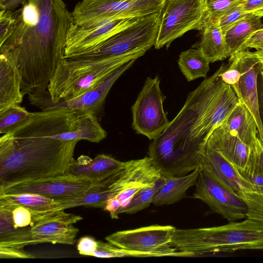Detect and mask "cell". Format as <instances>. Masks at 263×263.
I'll use <instances>...</instances> for the list:
<instances>
[{"label": "cell", "mask_w": 263, "mask_h": 263, "mask_svg": "<svg viewBox=\"0 0 263 263\" xmlns=\"http://www.w3.org/2000/svg\"><path fill=\"white\" fill-rule=\"evenodd\" d=\"M219 69L193 91L164 132L148 147L151 157L165 176L180 177L202 166L204 147L213 130L239 103L233 88Z\"/></svg>", "instance_id": "obj_1"}, {"label": "cell", "mask_w": 263, "mask_h": 263, "mask_svg": "<svg viewBox=\"0 0 263 263\" xmlns=\"http://www.w3.org/2000/svg\"><path fill=\"white\" fill-rule=\"evenodd\" d=\"M13 11L14 24L0 50L17 57L23 95L40 96L64 58L72 13L63 0H26Z\"/></svg>", "instance_id": "obj_2"}, {"label": "cell", "mask_w": 263, "mask_h": 263, "mask_svg": "<svg viewBox=\"0 0 263 263\" xmlns=\"http://www.w3.org/2000/svg\"><path fill=\"white\" fill-rule=\"evenodd\" d=\"M78 141L3 134L0 138V187L64 175L74 159Z\"/></svg>", "instance_id": "obj_3"}, {"label": "cell", "mask_w": 263, "mask_h": 263, "mask_svg": "<svg viewBox=\"0 0 263 263\" xmlns=\"http://www.w3.org/2000/svg\"><path fill=\"white\" fill-rule=\"evenodd\" d=\"M171 245L186 257L246 250L263 251V222L246 218L219 226L176 229Z\"/></svg>", "instance_id": "obj_4"}, {"label": "cell", "mask_w": 263, "mask_h": 263, "mask_svg": "<svg viewBox=\"0 0 263 263\" xmlns=\"http://www.w3.org/2000/svg\"><path fill=\"white\" fill-rule=\"evenodd\" d=\"M140 54L108 57H66L57 68L47 87L51 102L79 96L93 88L121 66Z\"/></svg>", "instance_id": "obj_5"}, {"label": "cell", "mask_w": 263, "mask_h": 263, "mask_svg": "<svg viewBox=\"0 0 263 263\" xmlns=\"http://www.w3.org/2000/svg\"><path fill=\"white\" fill-rule=\"evenodd\" d=\"M161 13L142 17L91 49L66 57H108L131 54L143 55L155 45Z\"/></svg>", "instance_id": "obj_6"}, {"label": "cell", "mask_w": 263, "mask_h": 263, "mask_svg": "<svg viewBox=\"0 0 263 263\" xmlns=\"http://www.w3.org/2000/svg\"><path fill=\"white\" fill-rule=\"evenodd\" d=\"M166 0H83L72 11L73 23L87 26L106 18L142 17L161 13Z\"/></svg>", "instance_id": "obj_7"}, {"label": "cell", "mask_w": 263, "mask_h": 263, "mask_svg": "<svg viewBox=\"0 0 263 263\" xmlns=\"http://www.w3.org/2000/svg\"><path fill=\"white\" fill-rule=\"evenodd\" d=\"M206 17L204 0H166L154 45L159 49L191 30H201Z\"/></svg>", "instance_id": "obj_8"}, {"label": "cell", "mask_w": 263, "mask_h": 263, "mask_svg": "<svg viewBox=\"0 0 263 263\" xmlns=\"http://www.w3.org/2000/svg\"><path fill=\"white\" fill-rule=\"evenodd\" d=\"M176 228L172 226L152 225L135 229L117 231L107 236L112 245L147 257L183 256L171 245Z\"/></svg>", "instance_id": "obj_9"}, {"label": "cell", "mask_w": 263, "mask_h": 263, "mask_svg": "<svg viewBox=\"0 0 263 263\" xmlns=\"http://www.w3.org/2000/svg\"><path fill=\"white\" fill-rule=\"evenodd\" d=\"M160 82L158 76L147 77L132 107L133 128L150 140L158 137L170 123L163 108L166 96Z\"/></svg>", "instance_id": "obj_10"}, {"label": "cell", "mask_w": 263, "mask_h": 263, "mask_svg": "<svg viewBox=\"0 0 263 263\" xmlns=\"http://www.w3.org/2000/svg\"><path fill=\"white\" fill-rule=\"evenodd\" d=\"M193 197L229 222L247 218V206L239 195L204 168L200 170Z\"/></svg>", "instance_id": "obj_11"}, {"label": "cell", "mask_w": 263, "mask_h": 263, "mask_svg": "<svg viewBox=\"0 0 263 263\" xmlns=\"http://www.w3.org/2000/svg\"><path fill=\"white\" fill-rule=\"evenodd\" d=\"M163 176L161 170L149 156L125 161L124 168L108 187L111 198H116L120 203L119 214L135 195Z\"/></svg>", "instance_id": "obj_12"}, {"label": "cell", "mask_w": 263, "mask_h": 263, "mask_svg": "<svg viewBox=\"0 0 263 263\" xmlns=\"http://www.w3.org/2000/svg\"><path fill=\"white\" fill-rule=\"evenodd\" d=\"M96 184L86 179L64 174L8 184L0 187V194L29 193L40 194L56 200H63L80 197Z\"/></svg>", "instance_id": "obj_13"}, {"label": "cell", "mask_w": 263, "mask_h": 263, "mask_svg": "<svg viewBox=\"0 0 263 263\" xmlns=\"http://www.w3.org/2000/svg\"><path fill=\"white\" fill-rule=\"evenodd\" d=\"M136 60H132L121 66L96 87L76 98L52 103L49 98L47 91L40 96H28L29 101L31 104L41 110L66 108L78 112H92L98 116L114 83L133 65Z\"/></svg>", "instance_id": "obj_14"}, {"label": "cell", "mask_w": 263, "mask_h": 263, "mask_svg": "<svg viewBox=\"0 0 263 263\" xmlns=\"http://www.w3.org/2000/svg\"><path fill=\"white\" fill-rule=\"evenodd\" d=\"M140 18H106L87 26L73 22L67 33L64 57L91 49Z\"/></svg>", "instance_id": "obj_15"}, {"label": "cell", "mask_w": 263, "mask_h": 263, "mask_svg": "<svg viewBox=\"0 0 263 263\" xmlns=\"http://www.w3.org/2000/svg\"><path fill=\"white\" fill-rule=\"evenodd\" d=\"M229 63L237 68L241 76L238 83L232 87L239 100L251 112L257 124L258 138L263 143V127L258 107L257 79L260 65L253 52L239 50L229 57Z\"/></svg>", "instance_id": "obj_16"}, {"label": "cell", "mask_w": 263, "mask_h": 263, "mask_svg": "<svg viewBox=\"0 0 263 263\" xmlns=\"http://www.w3.org/2000/svg\"><path fill=\"white\" fill-rule=\"evenodd\" d=\"M83 218L59 210L53 215L40 220L31 227L30 245L43 243L73 245L79 232L73 224Z\"/></svg>", "instance_id": "obj_17"}, {"label": "cell", "mask_w": 263, "mask_h": 263, "mask_svg": "<svg viewBox=\"0 0 263 263\" xmlns=\"http://www.w3.org/2000/svg\"><path fill=\"white\" fill-rule=\"evenodd\" d=\"M205 147L218 151L241 175L248 173L252 167L256 145L248 144L220 125L211 133Z\"/></svg>", "instance_id": "obj_18"}, {"label": "cell", "mask_w": 263, "mask_h": 263, "mask_svg": "<svg viewBox=\"0 0 263 263\" xmlns=\"http://www.w3.org/2000/svg\"><path fill=\"white\" fill-rule=\"evenodd\" d=\"M124 165L125 162L103 154L98 155L93 159L82 155L73 160L65 174L95 183H112L120 175Z\"/></svg>", "instance_id": "obj_19"}, {"label": "cell", "mask_w": 263, "mask_h": 263, "mask_svg": "<svg viewBox=\"0 0 263 263\" xmlns=\"http://www.w3.org/2000/svg\"><path fill=\"white\" fill-rule=\"evenodd\" d=\"M22 81L16 55L8 50H0V113L22 103L24 96Z\"/></svg>", "instance_id": "obj_20"}, {"label": "cell", "mask_w": 263, "mask_h": 263, "mask_svg": "<svg viewBox=\"0 0 263 263\" xmlns=\"http://www.w3.org/2000/svg\"><path fill=\"white\" fill-rule=\"evenodd\" d=\"M204 168L237 193L247 187V183L235 166L218 151L204 147Z\"/></svg>", "instance_id": "obj_21"}, {"label": "cell", "mask_w": 263, "mask_h": 263, "mask_svg": "<svg viewBox=\"0 0 263 263\" xmlns=\"http://www.w3.org/2000/svg\"><path fill=\"white\" fill-rule=\"evenodd\" d=\"M106 136L107 133L101 126L96 115L90 112H79L70 131L49 137L62 141L83 140L99 143Z\"/></svg>", "instance_id": "obj_22"}, {"label": "cell", "mask_w": 263, "mask_h": 263, "mask_svg": "<svg viewBox=\"0 0 263 263\" xmlns=\"http://www.w3.org/2000/svg\"><path fill=\"white\" fill-rule=\"evenodd\" d=\"M200 30L201 40L197 48L202 51L210 63L230 57L224 35L217 20L206 16Z\"/></svg>", "instance_id": "obj_23"}, {"label": "cell", "mask_w": 263, "mask_h": 263, "mask_svg": "<svg viewBox=\"0 0 263 263\" xmlns=\"http://www.w3.org/2000/svg\"><path fill=\"white\" fill-rule=\"evenodd\" d=\"M248 144L255 146L258 138L256 123L248 109L240 102L220 124Z\"/></svg>", "instance_id": "obj_24"}, {"label": "cell", "mask_w": 263, "mask_h": 263, "mask_svg": "<svg viewBox=\"0 0 263 263\" xmlns=\"http://www.w3.org/2000/svg\"><path fill=\"white\" fill-rule=\"evenodd\" d=\"M201 168L183 176H166L165 182L154 195L152 203L156 206L169 205L185 198L186 191L195 185Z\"/></svg>", "instance_id": "obj_25"}, {"label": "cell", "mask_w": 263, "mask_h": 263, "mask_svg": "<svg viewBox=\"0 0 263 263\" xmlns=\"http://www.w3.org/2000/svg\"><path fill=\"white\" fill-rule=\"evenodd\" d=\"M263 10L250 13L239 21L225 34L230 57L238 51L254 32L263 28Z\"/></svg>", "instance_id": "obj_26"}, {"label": "cell", "mask_w": 263, "mask_h": 263, "mask_svg": "<svg viewBox=\"0 0 263 263\" xmlns=\"http://www.w3.org/2000/svg\"><path fill=\"white\" fill-rule=\"evenodd\" d=\"M108 184L96 183L83 195L70 199L57 200V210H64L77 206L100 208L104 209L111 194Z\"/></svg>", "instance_id": "obj_27"}, {"label": "cell", "mask_w": 263, "mask_h": 263, "mask_svg": "<svg viewBox=\"0 0 263 263\" xmlns=\"http://www.w3.org/2000/svg\"><path fill=\"white\" fill-rule=\"evenodd\" d=\"M210 61L198 48L182 51L179 56L178 65L189 81L199 78H207L210 70Z\"/></svg>", "instance_id": "obj_28"}, {"label": "cell", "mask_w": 263, "mask_h": 263, "mask_svg": "<svg viewBox=\"0 0 263 263\" xmlns=\"http://www.w3.org/2000/svg\"><path fill=\"white\" fill-rule=\"evenodd\" d=\"M0 196L15 203L36 211L57 210L59 203L55 199L35 193L0 194Z\"/></svg>", "instance_id": "obj_29"}, {"label": "cell", "mask_w": 263, "mask_h": 263, "mask_svg": "<svg viewBox=\"0 0 263 263\" xmlns=\"http://www.w3.org/2000/svg\"><path fill=\"white\" fill-rule=\"evenodd\" d=\"M166 176L164 175L152 185L135 195L129 203L122 209L121 213L135 214L148 207L154 195L165 182Z\"/></svg>", "instance_id": "obj_30"}, {"label": "cell", "mask_w": 263, "mask_h": 263, "mask_svg": "<svg viewBox=\"0 0 263 263\" xmlns=\"http://www.w3.org/2000/svg\"><path fill=\"white\" fill-rule=\"evenodd\" d=\"M31 112L20 105L12 106L0 113V134H5L26 120Z\"/></svg>", "instance_id": "obj_31"}, {"label": "cell", "mask_w": 263, "mask_h": 263, "mask_svg": "<svg viewBox=\"0 0 263 263\" xmlns=\"http://www.w3.org/2000/svg\"><path fill=\"white\" fill-rule=\"evenodd\" d=\"M238 194L247 205V218L263 222V192L245 189Z\"/></svg>", "instance_id": "obj_32"}, {"label": "cell", "mask_w": 263, "mask_h": 263, "mask_svg": "<svg viewBox=\"0 0 263 263\" xmlns=\"http://www.w3.org/2000/svg\"><path fill=\"white\" fill-rule=\"evenodd\" d=\"M93 256L100 258L123 257H147L141 253L133 252L116 247L109 242L98 241L97 248Z\"/></svg>", "instance_id": "obj_33"}, {"label": "cell", "mask_w": 263, "mask_h": 263, "mask_svg": "<svg viewBox=\"0 0 263 263\" xmlns=\"http://www.w3.org/2000/svg\"><path fill=\"white\" fill-rule=\"evenodd\" d=\"M249 13L246 12L239 4L225 12L217 19L223 34L224 35L231 28Z\"/></svg>", "instance_id": "obj_34"}, {"label": "cell", "mask_w": 263, "mask_h": 263, "mask_svg": "<svg viewBox=\"0 0 263 263\" xmlns=\"http://www.w3.org/2000/svg\"><path fill=\"white\" fill-rule=\"evenodd\" d=\"M240 0H204L206 16L217 20L228 10L239 4Z\"/></svg>", "instance_id": "obj_35"}, {"label": "cell", "mask_w": 263, "mask_h": 263, "mask_svg": "<svg viewBox=\"0 0 263 263\" xmlns=\"http://www.w3.org/2000/svg\"><path fill=\"white\" fill-rule=\"evenodd\" d=\"M14 22L13 10L1 9L0 42L4 40L10 32Z\"/></svg>", "instance_id": "obj_36"}, {"label": "cell", "mask_w": 263, "mask_h": 263, "mask_svg": "<svg viewBox=\"0 0 263 263\" xmlns=\"http://www.w3.org/2000/svg\"><path fill=\"white\" fill-rule=\"evenodd\" d=\"M1 258H34L35 257L15 246H0Z\"/></svg>", "instance_id": "obj_37"}, {"label": "cell", "mask_w": 263, "mask_h": 263, "mask_svg": "<svg viewBox=\"0 0 263 263\" xmlns=\"http://www.w3.org/2000/svg\"><path fill=\"white\" fill-rule=\"evenodd\" d=\"M220 76L225 83L233 87L238 83L241 73L237 68L229 63L223 64Z\"/></svg>", "instance_id": "obj_38"}, {"label": "cell", "mask_w": 263, "mask_h": 263, "mask_svg": "<svg viewBox=\"0 0 263 263\" xmlns=\"http://www.w3.org/2000/svg\"><path fill=\"white\" fill-rule=\"evenodd\" d=\"M98 246V241L89 236L81 237L78 241L77 248L81 255L93 256Z\"/></svg>", "instance_id": "obj_39"}, {"label": "cell", "mask_w": 263, "mask_h": 263, "mask_svg": "<svg viewBox=\"0 0 263 263\" xmlns=\"http://www.w3.org/2000/svg\"><path fill=\"white\" fill-rule=\"evenodd\" d=\"M263 174V143L259 138L256 145L255 156L252 167L248 173L245 174Z\"/></svg>", "instance_id": "obj_40"}, {"label": "cell", "mask_w": 263, "mask_h": 263, "mask_svg": "<svg viewBox=\"0 0 263 263\" xmlns=\"http://www.w3.org/2000/svg\"><path fill=\"white\" fill-rule=\"evenodd\" d=\"M250 48H254L256 50L263 49V28L254 32L242 44L238 51Z\"/></svg>", "instance_id": "obj_41"}, {"label": "cell", "mask_w": 263, "mask_h": 263, "mask_svg": "<svg viewBox=\"0 0 263 263\" xmlns=\"http://www.w3.org/2000/svg\"><path fill=\"white\" fill-rule=\"evenodd\" d=\"M242 176L247 183V187L245 189L263 192V174H249Z\"/></svg>", "instance_id": "obj_42"}, {"label": "cell", "mask_w": 263, "mask_h": 263, "mask_svg": "<svg viewBox=\"0 0 263 263\" xmlns=\"http://www.w3.org/2000/svg\"><path fill=\"white\" fill-rule=\"evenodd\" d=\"M239 4L247 13L263 10V0H240Z\"/></svg>", "instance_id": "obj_43"}, {"label": "cell", "mask_w": 263, "mask_h": 263, "mask_svg": "<svg viewBox=\"0 0 263 263\" xmlns=\"http://www.w3.org/2000/svg\"><path fill=\"white\" fill-rule=\"evenodd\" d=\"M258 107L260 118L263 127V67L260 66L257 79Z\"/></svg>", "instance_id": "obj_44"}, {"label": "cell", "mask_w": 263, "mask_h": 263, "mask_svg": "<svg viewBox=\"0 0 263 263\" xmlns=\"http://www.w3.org/2000/svg\"><path fill=\"white\" fill-rule=\"evenodd\" d=\"M26 0H0L1 9L14 10L22 6Z\"/></svg>", "instance_id": "obj_45"}, {"label": "cell", "mask_w": 263, "mask_h": 263, "mask_svg": "<svg viewBox=\"0 0 263 263\" xmlns=\"http://www.w3.org/2000/svg\"><path fill=\"white\" fill-rule=\"evenodd\" d=\"M254 55L258 62L260 66L263 67V49L253 52Z\"/></svg>", "instance_id": "obj_46"}]
</instances>
